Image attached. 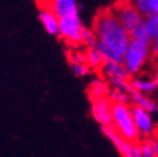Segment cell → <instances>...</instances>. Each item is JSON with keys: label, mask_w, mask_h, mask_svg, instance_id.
<instances>
[{"label": "cell", "mask_w": 158, "mask_h": 157, "mask_svg": "<svg viewBox=\"0 0 158 157\" xmlns=\"http://www.w3.org/2000/svg\"><path fill=\"white\" fill-rule=\"evenodd\" d=\"M93 31L100 44L123 59L130 45L131 36L113 12L107 11L100 13L94 22Z\"/></svg>", "instance_id": "obj_1"}, {"label": "cell", "mask_w": 158, "mask_h": 157, "mask_svg": "<svg viewBox=\"0 0 158 157\" xmlns=\"http://www.w3.org/2000/svg\"><path fill=\"white\" fill-rule=\"evenodd\" d=\"M113 126L123 139L132 143H138L140 134L134 121L131 107H129V104H113Z\"/></svg>", "instance_id": "obj_2"}, {"label": "cell", "mask_w": 158, "mask_h": 157, "mask_svg": "<svg viewBox=\"0 0 158 157\" xmlns=\"http://www.w3.org/2000/svg\"><path fill=\"white\" fill-rule=\"evenodd\" d=\"M152 53L151 45L143 40H134L131 39L130 45L123 57V66L130 76L136 75L145 65L149 54Z\"/></svg>", "instance_id": "obj_3"}, {"label": "cell", "mask_w": 158, "mask_h": 157, "mask_svg": "<svg viewBox=\"0 0 158 157\" xmlns=\"http://www.w3.org/2000/svg\"><path fill=\"white\" fill-rule=\"evenodd\" d=\"M102 131H103L106 138L113 143V146L117 148V151L120 152L122 157H143L141 146L123 139L120 133L117 131V129L113 126V124L102 126Z\"/></svg>", "instance_id": "obj_4"}, {"label": "cell", "mask_w": 158, "mask_h": 157, "mask_svg": "<svg viewBox=\"0 0 158 157\" xmlns=\"http://www.w3.org/2000/svg\"><path fill=\"white\" fill-rule=\"evenodd\" d=\"M84 26L80 15L62 18L59 19V36L72 45H78L82 43Z\"/></svg>", "instance_id": "obj_5"}, {"label": "cell", "mask_w": 158, "mask_h": 157, "mask_svg": "<svg viewBox=\"0 0 158 157\" xmlns=\"http://www.w3.org/2000/svg\"><path fill=\"white\" fill-rule=\"evenodd\" d=\"M117 18L121 21L125 28L129 31V34L134 32L136 28L143 26L145 23V18L141 15L132 4H122L117 6V11L113 12Z\"/></svg>", "instance_id": "obj_6"}, {"label": "cell", "mask_w": 158, "mask_h": 157, "mask_svg": "<svg viewBox=\"0 0 158 157\" xmlns=\"http://www.w3.org/2000/svg\"><path fill=\"white\" fill-rule=\"evenodd\" d=\"M91 116L100 126L113 124V103L109 98L91 102Z\"/></svg>", "instance_id": "obj_7"}, {"label": "cell", "mask_w": 158, "mask_h": 157, "mask_svg": "<svg viewBox=\"0 0 158 157\" xmlns=\"http://www.w3.org/2000/svg\"><path fill=\"white\" fill-rule=\"evenodd\" d=\"M43 9L52 11L59 19L78 15L77 0H46Z\"/></svg>", "instance_id": "obj_8"}, {"label": "cell", "mask_w": 158, "mask_h": 157, "mask_svg": "<svg viewBox=\"0 0 158 157\" xmlns=\"http://www.w3.org/2000/svg\"><path fill=\"white\" fill-rule=\"evenodd\" d=\"M131 112L135 125L139 130L140 137H147L151 138V135L154 131V122L152 119V113H149L145 109L140 108L138 106H132L131 107Z\"/></svg>", "instance_id": "obj_9"}, {"label": "cell", "mask_w": 158, "mask_h": 157, "mask_svg": "<svg viewBox=\"0 0 158 157\" xmlns=\"http://www.w3.org/2000/svg\"><path fill=\"white\" fill-rule=\"evenodd\" d=\"M109 93H110V88L107 81L100 80V78H94V80H91L89 89H88V95L91 102L108 98Z\"/></svg>", "instance_id": "obj_10"}, {"label": "cell", "mask_w": 158, "mask_h": 157, "mask_svg": "<svg viewBox=\"0 0 158 157\" xmlns=\"http://www.w3.org/2000/svg\"><path fill=\"white\" fill-rule=\"evenodd\" d=\"M39 19L49 35H59V18L52 11L41 9L39 12Z\"/></svg>", "instance_id": "obj_11"}, {"label": "cell", "mask_w": 158, "mask_h": 157, "mask_svg": "<svg viewBox=\"0 0 158 157\" xmlns=\"http://www.w3.org/2000/svg\"><path fill=\"white\" fill-rule=\"evenodd\" d=\"M130 100L134 103V106H138L140 108L145 109V111H148L149 113H154L158 111L157 108V104L154 103V102L151 99L145 97L143 93H140L138 90H132L130 93Z\"/></svg>", "instance_id": "obj_12"}, {"label": "cell", "mask_w": 158, "mask_h": 157, "mask_svg": "<svg viewBox=\"0 0 158 157\" xmlns=\"http://www.w3.org/2000/svg\"><path fill=\"white\" fill-rule=\"evenodd\" d=\"M100 71L103 72L104 76H107L108 78L118 77V78L129 80V77H130V75H129L127 71H126L123 63H117V62H107Z\"/></svg>", "instance_id": "obj_13"}, {"label": "cell", "mask_w": 158, "mask_h": 157, "mask_svg": "<svg viewBox=\"0 0 158 157\" xmlns=\"http://www.w3.org/2000/svg\"><path fill=\"white\" fill-rule=\"evenodd\" d=\"M131 85L140 93H151L158 88V74L152 78H132Z\"/></svg>", "instance_id": "obj_14"}, {"label": "cell", "mask_w": 158, "mask_h": 157, "mask_svg": "<svg viewBox=\"0 0 158 157\" xmlns=\"http://www.w3.org/2000/svg\"><path fill=\"white\" fill-rule=\"evenodd\" d=\"M85 53H86V57H88V66L91 70L93 68L102 70L103 66L108 62L103 56H102V53L97 48H86Z\"/></svg>", "instance_id": "obj_15"}, {"label": "cell", "mask_w": 158, "mask_h": 157, "mask_svg": "<svg viewBox=\"0 0 158 157\" xmlns=\"http://www.w3.org/2000/svg\"><path fill=\"white\" fill-rule=\"evenodd\" d=\"M108 98L110 99V102L113 104H127V102L130 100V94L123 90L113 88V89H110Z\"/></svg>", "instance_id": "obj_16"}, {"label": "cell", "mask_w": 158, "mask_h": 157, "mask_svg": "<svg viewBox=\"0 0 158 157\" xmlns=\"http://www.w3.org/2000/svg\"><path fill=\"white\" fill-rule=\"evenodd\" d=\"M108 83L113 86L116 89H120L123 90L126 93H131L132 90H135L131 85V80H125V78H118V77H112V78H108Z\"/></svg>", "instance_id": "obj_17"}, {"label": "cell", "mask_w": 158, "mask_h": 157, "mask_svg": "<svg viewBox=\"0 0 158 157\" xmlns=\"http://www.w3.org/2000/svg\"><path fill=\"white\" fill-rule=\"evenodd\" d=\"M131 4L144 18L152 15L151 14V0H131Z\"/></svg>", "instance_id": "obj_18"}, {"label": "cell", "mask_w": 158, "mask_h": 157, "mask_svg": "<svg viewBox=\"0 0 158 157\" xmlns=\"http://www.w3.org/2000/svg\"><path fill=\"white\" fill-rule=\"evenodd\" d=\"M145 28L153 40L158 35V15H149L145 18Z\"/></svg>", "instance_id": "obj_19"}, {"label": "cell", "mask_w": 158, "mask_h": 157, "mask_svg": "<svg viewBox=\"0 0 158 157\" xmlns=\"http://www.w3.org/2000/svg\"><path fill=\"white\" fill-rule=\"evenodd\" d=\"M82 43L88 46V48H97V44H98V37L97 35L94 34L93 30H86L84 28V32H82Z\"/></svg>", "instance_id": "obj_20"}, {"label": "cell", "mask_w": 158, "mask_h": 157, "mask_svg": "<svg viewBox=\"0 0 158 157\" xmlns=\"http://www.w3.org/2000/svg\"><path fill=\"white\" fill-rule=\"evenodd\" d=\"M71 67H72V71L76 76L78 77H84L86 75H89L91 72V68L88 65L84 63H77V62H71Z\"/></svg>", "instance_id": "obj_21"}, {"label": "cell", "mask_w": 158, "mask_h": 157, "mask_svg": "<svg viewBox=\"0 0 158 157\" xmlns=\"http://www.w3.org/2000/svg\"><path fill=\"white\" fill-rule=\"evenodd\" d=\"M69 62H77V63L88 65V57L85 52H73V54L69 57Z\"/></svg>", "instance_id": "obj_22"}, {"label": "cell", "mask_w": 158, "mask_h": 157, "mask_svg": "<svg viewBox=\"0 0 158 157\" xmlns=\"http://www.w3.org/2000/svg\"><path fill=\"white\" fill-rule=\"evenodd\" d=\"M141 146V151H143V157H158L157 155H154L151 150V147H149V143L147 142V139L144 140V142L140 143Z\"/></svg>", "instance_id": "obj_23"}, {"label": "cell", "mask_w": 158, "mask_h": 157, "mask_svg": "<svg viewBox=\"0 0 158 157\" xmlns=\"http://www.w3.org/2000/svg\"><path fill=\"white\" fill-rule=\"evenodd\" d=\"M147 142L149 143V147H151L152 152H153L154 155L158 156V138H153V137H151V138H148V139H147Z\"/></svg>", "instance_id": "obj_24"}, {"label": "cell", "mask_w": 158, "mask_h": 157, "mask_svg": "<svg viewBox=\"0 0 158 157\" xmlns=\"http://www.w3.org/2000/svg\"><path fill=\"white\" fill-rule=\"evenodd\" d=\"M151 49H152V53L154 54L156 57H158V35L152 40V44H151Z\"/></svg>", "instance_id": "obj_25"}, {"label": "cell", "mask_w": 158, "mask_h": 157, "mask_svg": "<svg viewBox=\"0 0 158 157\" xmlns=\"http://www.w3.org/2000/svg\"><path fill=\"white\" fill-rule=\"evenodd\" d=\"M151 14L158 15V0H151Z\"/></svg>", "instance_id": "obj_26"}]
</instances>
